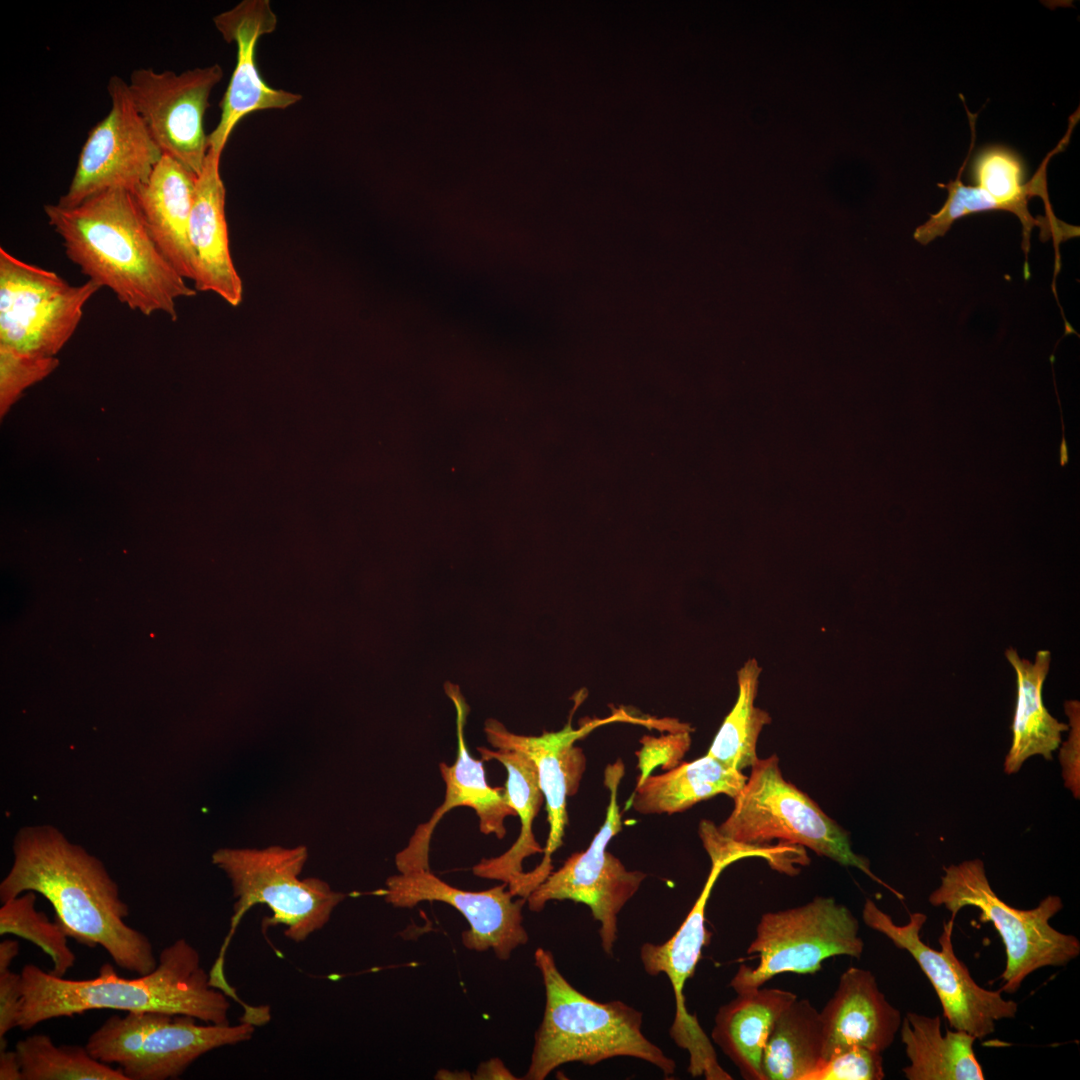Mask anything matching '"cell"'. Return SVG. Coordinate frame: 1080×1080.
I'll list each match as a JSON object with an SVG mask.
<instances>
[{
  "label": "cell",
  "instance_id": "836d02e7",
  "mask_svg": "<svg viewBox=\"0 0 1080 1080\" xmlns=\"http://www.w3.org/2000/svg\"><path fill=\"white\" fill-rule=\"evenodd\" d=\"M885 1078L882 1053L859 1045L834 1052L808 1080H882Z\"/></svg>",
  "mask_w": 1080,
  "mask_h": 1080
},
{
  "label": "cell",
  "instance_id": "d6a6232c",
  "mask_svg": "<svg viewBox=\"0 0 1080 1080\" xmlns=\"http://www.w3.org/2000/svg\"><path fill=\"white\" fill-rule=\"evenodd\" d=\"M59 364L56 357L22 353L0 345V408L4 415L22 392L48 376Z\"/></svg>",
  "mask_w": 1080,
  "mask_h": 1080
},
{
  "label": "cell",
  "instance_id": "d6986e66",
  "mask_svg": "<svg viewBox=\"0 0 1080 1080\" xmlns=\"http://www.w3.org/2000/svg\"><path fill=\"white\" fill-rule=\"evenodd\" d=\"M445 692L456 708L457 757L451 766L444 762L439 764L445 782L444 801L427 822L415 829L407 846L396 854L395 865L399 873L430 869L432 834L441 818L452 808H472L478 816L480 831L485 835L494 834L499 839L506 835V817L517 815L505 797L504 787L494 788L487 783L483 760L472 757L467 749L464 726L469 709L458 686L446 683Z\"/></svg>",
  "mask_w": 1080,
  "mask_h": 1080
},
{
  "label": "cell",
  "instance_id": "d590c367",
  "mask_svg": "<svg viewBox=\"0 0 1080 1080\" xmlns=\"http://www.w3.org/2000/svg\"><path fill=\"white\" fill-rule=\"evenodd\" d=\"M21 1006V974L0 970V1050L6 1049V1034L18 1027Z\"/></svg>",
  "mask_w": 1080,
  "mask_h": 1080
},
{
  "label": "cell",
  "instance_id": "8992f818",
  "mask_svg": "<svg viewBox=\"0 0 1080 1080\" xmlns=\"http://www.w3.org/2000/svg\"><path fill=\"white\" fill-rule=\"evenodd\" d=\"M1079 118V108H1077L1069 116L1065 135L1045 156L1028 182H1024V163L1014 150L1003 145H990L980 150L971 163V175L976 185H965L961 176L975 145L976 136L972 134L968 154L956 179L946 184H938L948 192L945 203L937 213L931 214L925 223L916 228L915 240L922 245H927L937 237L944 236L957 219L969 214L992 210L1013 213L1020 220L1023 234L1022 248L1026 260L1031 232L1035 226L1040 228V237L1043 241L1052 237L1055 247L1067 239L1079 236L1078 227L1056 218L1047 190L1048 163L1056 153L1067 147Z\"/></svg>",
  "mask_w": 1080,
  "mask_h": 1080
},
{
  "label": "cell",
  "instance_id": "4dcf8cb0",
  "mask_svg": "<svg viewBox=\"0 0 1080 1080\" xmlns=\"http://www.w3.org/2000/svg\"><path fill=\"white\" fill-rule=\"evenodd\" d=\"M21 1080H128L120 1068L93 1058L86 1047L56 1046L45 1034L17 1042Z\"/></svg>",
  "mask_w": 1080,
  "mask_h": 1080
},
{
  "label": "cell",
  "instance_id": "3957f363",
  "mask_svg": "<svg viewBox=\"0 0 1080 1080\" xmlns=\"http://www.w3.org/2000/svg\"><path fill=\"white\" fill-rule=\"evenodd\" d=\"M20 974L18 1028L24 1031L95 1009L163 1012L229 1024L228 995L211 984L199 952L183 938L163 948L157 967L137 978L120 977L109 963L100 967L98 976L84 980L56 977L34 964H26Z\"/></svg>",
  "mask_w": 1080,
  "mask_h": 1080
},
{
  "label": "cell",
  "instance_id": "d4e9b609",
  "mask_svg": "<svg viewBox=\"0 0 1080 1080\" xmlns=\"http://www.w3.org/2000/svg\"><path fill=\"white\" fill-rule=\"evenodd\" d=\"M1005 656L1016 673L1017 697L1011 727L1012 743L1003 768L1006 774H1014L1032 756L1051 760L1052 753L1060 745L1061 734L1068 731L1069 725L1054 718L1043 703L1042 689L1050 667V651H1038L1034 662L1020 658L1013 648H1008Z\"/></svg>",
  "mask_w": 1080,
  "mask_h": 1080
},
{
  "label": "cell",
  "instance_id": "f1b7e54d",
  "mask_svg": "<svg viewBox=\"0 0 1080 1080\" xmlns=\"http://www.w3.org/2000/svg\"><path fill=\"white\" fill-rule=\"evenodd\" d=\"M824 1032L820 1011L798 998L777 1018L764 1048L765 1080H808L823 1062Z\"/></svg>",
  "mask_w": 1080,
  "mask_h": 1080
},
{
  "label": "cell",
  "instance_id": "7a4b0ae2",
  "mask_svg": "<svg viewBox=\"0 0 1080 1080\" xmlns=\"http://www.w3.org/2000/svg\"><path fill=\"white\" fill-rule=\"evenodd\" d=\"M43 209L68 259L130 309L176 320V300L197 294L153 241L131 192L108 190L73 207Z\"/></svg>",
  "mask_w": 1080,
  "mask_h": 1080
},
{
  "label": "cell",
  "instance_id": "ac0fdd59",
  "mask_svg": "<svg viewBox=\"0 0 1080 1080\" xmlns=\"http://www.w3.org/2000/svg\"><path fill=\"white\" fill-rule=\"evenodd\" d=\"M213 22L222 37L237 46L236 66L220 104V120L208 134V152L221 158L232 131L242 118L260 110L286 109L302 97L269 86L258 71L257 43L277 26V17L268 0H244L216 15Z\"/></svg>",
  "mask_w": 1080,
  "mask_h": 1080
},
{
  "label": "cell",
  "instance_id": "7402d4cb",
  "mask_svg": "<svg viewBox=\"0 0 1080 1080\" xmlns=\"http://www.w3.org/2000/svg\"><path fill=\"white\" fill-rule=\"evenodd\" d=\"M254 1031L248 1021L202 1025L191 1016L155 1012L139 1053L121 1070L128 1080L175 1079L200 1056L247 1041Z\"/></svg>",
  "mask_w": 1080,
  "mask_h": 1080
},
{
  "label": "cell",
  "instance_id": "5b68a950",
  "mask_svg": "<svg viewBox=\"0 0 1080 1080\" xmlns=\"http://www.w3.org/2000/svg\"><path fill=\"white\" fill-rule=\"evenodd\" d=\"M545 988V1010L535 1033L527 1080H543L570 1062L595 1065L626 1056L644 1060L672 1076L673 1059L642 1033V1013L621 1001L597 1002L574 988L557 968L553 954H534Z\"/></svg>",
  "mask_w": 1080,
  "mask_h": 1080
},
{
  "label": "cell",
  "instance_id": "2e32d148",
  "mask_svg": "<svg viewBox=\"0 0 1080 1080\" xmlns=\"http://www.w3.org/2000/svg\"><path fill=\"white\" fill-rule=\"evenodd\" d=\"M384 900L396 908H413L423 901L447 903L469 924L462 933V944L469 950L492 949L501 959L528 942L523 926L525 898L514 900L504 882L484 891H467L449 885L429 870L399 873L386 880L381 891Z\"/></svg>",
  "mask_w": 1080,
  "mask_h": 1080
},
{
  "label": "cell",
  "instance_id": "277c9868",
  "mask_svg": "<svg viewBox=\"0 0 1080 1080\" xmlns=\"http://www.w3.org/2000/svg\"><path fill=\"white\" fill-rule=\"evenodd\" d=\"M733 798L719 833L740 845L761 852L770 866L794 875L796 865L808 861L804 847L845 867H854L884 886L898 899L903 895L877 877L869 860L856 854L849 833L796 785L787 781L779 758L758 759Z\"/></svg>",
  "mask_w": 1080,
  "mask_h": 1080
},
{
  "label": "cell",
  "instance_id": "cb8c5ba5",
  "mask_svg": "<svg viewBox=\"0 0 1080 1080\" xmlns=\"http://www.w3.org/2000/svg\"><path fill=\"white\" fill-rule=\"evenodd\" d=\"M736 994L733 1000L720 1006L712 1039L744 1079L765 1080L762 1059L768 1037L779 1015L797 995L762 986Z\"/></svg>",
  "mask_w": 1080,
  "mask_h": 1080
},
{
  "label": "cell",
  "instance_id": "8fae6325",
  "mask_svg": "<svg viewBox=\"0 0 1080 1080\" xmlns=\"http://www.w3.org/2000/svg\"><path fill=\"white\" fill-rule=\"evenodd\" d=\"M624 772L620 759L605 769L604 784L610 793L609 805L605 820L588 848L573 853L526 898L529 909L534 912L541 911L551 900H571L587 905L600 923L601 946L608 955H612L618 937V914L647 876L641 871L628 870L606 850L610 840L622 829L618 789Z\"/></svg>",
  "mask_w": 1080,
  "mask_h": 1080
},
{
  "label": "cell",
  "instance_id": "ba28073f",
  "mask_svg": "<svg viewBox=\"0 0 1080 1080\" xmlns=\"http://www.w3.org/2000/svg\"><path fill=\"white\" fill-rule=\"evenodd\" d=\"M940 885L929 895L935 907L943 906L955 920L968 906L980 910L981 922H991L1005 947L1006 965L1001 975L1002 992H1016L1025 978L1048 966H1065L1080 954V941L1055 929L1050 920L1063 908L1059 896L1048 895L1032 909L1005 903L992 889L981 859L943 867Z\"/></svg>",
  "mask_w": 1080,
  "mask_h": 1080
},
{
  "label": "cell",
  "instance_id": "9c48e42d",
  "mask_svg": "<svg viewBox=\"0 0 1080 1080\" xmlns=\"http://www.w3.org/2000/svg\"><path fill=\"white\" fill-rule=\"evenodd\" d=\"M859 921L832 897L817 896L808 903L764 913L747 949L756 954L755 967L740 965L730 981L736 993L754 990L782 973L813 974L835 956L860 958L864 942Z\"/></svg>",
  "mask_w": 1080,
  "mask_h": 1080
},
{
  "label": "cell",
  "instance_id": "52a82bcc",
  "mask_svg": "<svg viewBox=\"0 0 1080 1080\" xmlns=\"http://www.w3.org/2000/svg\"><path fill=\"white\" fill-rule=\"evenodd\" d=\"M307 859L308 849L304 845L220 848L212 854V863L227 875L236 899L230 933L210 972L213 977H225L223 964L228 939L241 917L256 904H265L272 912L263 925L285 926V936L294 942L305 941L328 923L346 894L333 890L316 877L299 879Z\"/></svg>",
  "mask_w": 1080,
  "mask_h": 1080
},
{
  "label": "cell",
  "instance_id": "e0dca14e",
  "mask_svg": "<svg viewBox=\"0 0 1080 1080\" xmlns=\"http://www.w3.org/2000/svg\"><path fill=\"white\" fill-rule=\"evenodd\" d=\"M728 865L727 861L711 860L704 887L674 935L662 944L645 943L640 948L646 973L665 974L672 985L676 1011L670 1036L677 1046L688 1052V1072L693 1077L704 1076L707 1080H731L732 1077L719 1064L714 1047L696 1015L688 1012L683 990L709 941L705 925L706 905L717 878Z\"/></svg>",
  "mask_w": 1080,
  "mask_h": 1080
},
{
  "label": "cell",
  "instance_id": "4316f807",
  "mask_svg": "<svg viewBox=\"0 0 1080 1080\" xmlns=\"http://www.w3.org/2000/svg\"><path fill=\"white\" fill-rule=\"evenodd\" d=\"M746 780L742 771L706 754L637 781L629 805L641 814H674L720 794L733 799Z\"/></svg>",
  "mask_w": 1080,
  "mask_h": 1080
},
{
  "label": "cell",
  "instance_id": "484cf974",
  "mask_svg": "<svg viewBox=\"0 0 1080 1080\" xmlns=\"http://www.w3.org/2000/svg\"><path fill=\"white\" fill-rule=\"evenodd\" d=\"M477 750L482 760H497L506 768L505 797L516 811L521 827L517 840L506 852L497 857L482 859L473 866L472 872L480 878L506 883L512 893L525 873L522 866L524 859L544 851L532 831V824L542 806L544 795L539 786L536 767L527 755L504 748L492 750L478 747Z\"/></svg>",
  "mask_w": 1080,
  "mask_h": 1080
},
{
  "label": "cell",
  "instance_id": "ffe728a7",
  "mask_svg": "<svg viewBox=\"0 0 1080 1080\" xmlns=\"http://www.w3.org/2000/svg\"><path fill=\"white\" fill-rule=\"evenodd\" d=\"M219 157L208 152L197 176L189 225L194 262V289L212 292L237 307L243 283L233 264L225 216L226 190L220 175Z\"/></svg>",
  "mask_w": 1080,
  "mask_h": 1080
},
{
  "label": "cell",
  "instance_id": "4fadbf2b",
  "mask_svg": "<svg viewBox=\"0 0 1080 1080\" xmlns=\"http://www.w3.org/2000/svg\"><path fill=\"white\" fill-rule=\"evenodd\" d=\"M107 90L111 108L89 131L71 183L57 202L60 206L73 207L108 190L132 193L164 155L138 113L127 82L114 75Z\"/></svg>",
  "mask_w": 1080,
  "mask_h": 1080
},
{
  "label": "cell",
  "instance_id": "44dd1931",
  "mask_svg": "<svg viewBox=\"0 0 1080 1080\" xmlns=\"http://www.w3.org/2000/svg\"><path fill=\"white\" fill-rule=\"evenodd\" d=\"M820 1013L823 1061L852 1045L882 1053L892 1045L902 1022L900 1011L887 1001L874 974L857 967L841 974L836 991Z\"/></svg>",
  "mask_w": 1080,
  "mask_h": 1080
},
{
  "label": "cell",
  "instance_id": "83f0119b",
  "mask_svg": "<svg viewBox=\"0 0 1080 1080\" xmlns=\"http://www.w3.org/2000/svg\"><path fill=\"white\" fill-rule=\"evenodd\" d=\"M899 1031L910 1061L902 1069L908 1080L985 1078L973 1049L976 1038L961 1030H946L942 1034L939 1016L907 1012Z\"/></svg>",
  "mask_w": 1080,
  "mask_h": 1080
},
{
  "label": "cell",
  "instance_id": "5bb4252c",
  "mask_svg": "<svg viewBox=\"0 0 1080 1080\" xmlns=\"http://www.w3.org/2000/svg\"><path fill=\"white\" fill-rule=\"evenodd\" d=\"M219 64L182 73L137 68L127 82L131 99L164 155L197 176L208 154L204 116L209 96L221 81Z\"/></svg>",
  "mask_w": 1080,
  "mask_h": 1080
},
{
  "label": "cell",
  "instance_id": "7c38bea8",
  "mask_svg": "<svg viewBox=\"0 0 1080 1080\" xmlns=\"http://www.w3.org/2000/svg\"><path fill=\"white\" fill-rule=\"evenodd\" d=\"M862 919L866 926L885 935L898 949L906 950L913 957L933 986L943 1016L954 1030L984 1039L995 1031L996 1022L1015 1017L1018 1004L1005 999L1001 989L988 990L979 986L955 955L952 945L954 920L944 923L938 940L941 948L936 950L920 937L927 920L924 913H911L907 923L898 925L873 900L866 899Z\"/></svg>",
  "mask_w": 1080,
  "mask_h": 1080
},
{
  "label": "cell",
  "instance_id": "603a6c76",
  "mask_svg": "<svg viewBox=\"0 0 1080 1080\" xmlns=\"http://www.w3.org/2000/svg\"><path fill=\"white\" fill-rule=\"evenodd\" d=\"M197 175L170 156L163 155L133 198L153 241L184 279L194 280L189 239Z\"/></svg>",
  "mask_w": 1080,
  "mask_h": 1080
},
{
  "label": "cell",
  "instance_id": "1f68e13d",
  "mask_svg": "<svg viewBox=\"0 0 1080 1080\" xmlns=\"http://www.w3.org/2000/svg\"><path fill=\"white\" fill-rule=\"evenodd\" d=\"M35 892H25L3 903L0 908V935L12 934L41 948L52 960L48 971L63 977L74 965L76 956L68 946V935L57 922L36 910Z\"/></svg>",
  "mask_w": 1080,
  "mask_h": 1080
},
{
  "label": "cell",
  "instance_id": "8d00e7d4",
  "mask_svg": "<svg viewBox=\"0 0 1080 1080\" xmlns=\"http://www.w3.org/2000/svg\"><path fill=\"white\" fill-rule=\"evenodd\" d=\"M0 1080H21V1070L15 1050H0Z\"/></svg>",
  "mask_w": 1080,
  "mask_h": 1080
},
{
  "label": "cell",
  "instance_id": "6da1fadb",
  "mask_svg": "<svg viewBox=\"0 0 1080 1080\" xmlns=\"http://www.w3.org/2000/svg\"><path fill=\"white\" fill-rule=\"evenodd\" d=\"M13 857L0 883L2 903L29 891L41 894L68 937L101 946L130 972L145 975L157 967L148 937L126 924L129 907L101 860L51 825L20 829Z\"/></svg>",
  "mask_w": 1080,
  "mask_h": 1080
},
{
  "label": "cell",
  "instance_id": "74e56055",
  "mask_svg": "<svg viewBox=\"0 0 1080 1080\" xmlns=\"http://www.w3.org/2000/svg\"><path fill=\"white\" fill-rule=\"evenodd\" d=\"M475 1079H517L514 1075L504 1066L503 1062L499 1059H493L488 1062L482 1063L478 1068Z\"/></svg>",
  "mask_w": 1080,
  "mask_h": 1080
},
{
  "label": "cell",
  "instance_id": "9a60e30c",
  "mask_svg": "<svg viewBox=\"0 0 1080 1080\" xmlns=\"http://www.w3.org/2000/svg\"><path fill=\"white\" fill-rule=\"evenodd\" d=\"M642 720L619 711L605 719H593L580 728L573 729L571 716L566 725L556 732H543L540 736H525L510 732L501 722L488 719L484 732L487 741L495 748L520 751L534 763L539 786L546 802L549 833L542 861L531 871L525 872L517 889V895L527 898L552 872V855L562 845L568 824L567 798L577 793L586 768V757L577 740L596 727L614 721Z\"/></svg>",
  "mask_w": 1080,
  "mask_h": 1080
},
{
  "label": "cell",
  "instance_id": "e575fe53",
  "mask_svg": "<svg viewBox=\"0 0 1080 1080\" xmlns=\"http://www.w3.org/2000/svg\"><path fill=\"white\" fill-rule=\"evenodd\" d=\"M1065 712L1069 718V738L1063 743L1059 760L1062 766V775L1065 786L1070 789L1075 798L1080 796V704L1077 700H1068L1064 704Z\"/></svg>",
  "mask_w": 1080,
  "mask_h": 1080
},
{
  "label": "cell",
  "instance_id": "f546056e",
  "mask_svg": "<svg viewBox=\"0 0 1080 1080\" xmlns=\"http://www.w3.org/2000/svg\"><path fill=\"white\" fill-rule=\"evenodd\" d=\"M761 668L749 659L737 672L738 695L725 717L707 754L722 764L742 771L759 758L757 741L771 716L755 705Z\"/></svg>",
  "mask_w": 1080,
  "mask_h": 1080
},
{
  "label": "cell",
  "instance_id": "f35d334b",
  "mask_svg": "<svg viewBox=\"0 0 1080 1080\" xmlns=\"http://www.w3.org/2000/svg\"><path fill=\"white\" fill-rule=\"evenodd\" d=\"M18 953L19 943L17 941L3 940L0 943V970L8 969Z\"/></svg>",
  "mask_w": 1080,
  "mask_h": 1080
},
{
  "label": "cell",
  "instance_id": "30bf717a",
  "mask_svg": "<svg viewBox=\"0 0 1080 1080\" xmlns=\"http://www.w3.org/2000/svg\"><path fill=\"white\" fill-rule=\"evenodd\" d=\"M101 287L72 285L56 272L0 248V345L55 357L77 329L83 309Z\"/></svg>",
  "mask_w": 1080,
  "mask_h": 1080
}]
</instances>
